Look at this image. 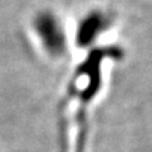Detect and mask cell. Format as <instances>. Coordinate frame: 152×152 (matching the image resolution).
<instances>
[{
    "label": "cell",
    "instance_id": "1",
    "mask_svg": "<svg viewBox=\"0 0 152 152\" xmlns=\"http://www.w3.org/2000/svg\"><path fill=\"white\" fill-rule=\"evenodd\" d=\"M123 57V51L118 47H99L89 52L83 64H80L75 72L72 81L70 83L67 95L65 99L76 100V152H83L88 136V122L86 112L88 107L95 96L99 94L102 88V64L105 58L121 60Z\"/></svg>",
    "mask_w": 152,
    "mask_h": 152
},
{
    "label": "cell",
    "instance_id": "2",
    "mask_svg": "<svg viewBox=\"0 0 152 152\" xmlns=\"http://www.w3.org/2000/svg\"><path fill=\"white\" fill-rule=\"evenodd\" d=\"M34 31L46 52L58 57L66 51V34L61 23L53 13L41 12L34 18Z\"/></svg>",
    "mask_w": 152,
    "mask_h": 152
},
{
    "label": "cell",
    "instance_id": "3",
    "mask_svg": "<svg viewBox=\"0 0 152 152\" xmlns=\"http://www.w3.org/2000/svg\"><path fill=\"white\" fill-rule=\"evenodd\" d=\"M112 23L110 17L102 10L89 12L79 22L76 29V45L80 48H85L93 45L96 38L105 32Z\"/></svg>",
    "mask_w": 152,
    "mask_h": 152
}]
</instances>
